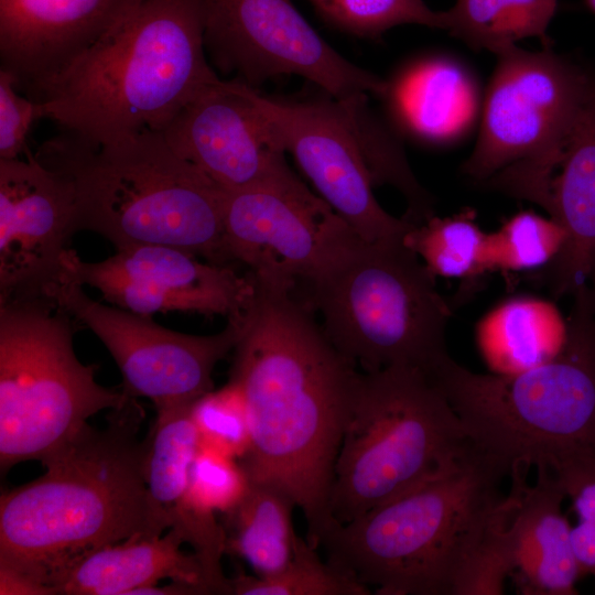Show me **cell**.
<instances>
[{
    "label": "cell",
    "mask_w": 595,
    "mask_h": 595,
    "mask_svg": "<svg viewBox=\"0 0 595 595\" xmlns=\"http://www.w3.org/2000/svg\"><path fill=\"white\" fill-rule=\"evenodd\" d=\"M253 280V298L236 318L229 375L250 423V447L239 462L250 482L279 489L301 508L305 539L317 549L336 523L329 493L358 370L293 288Z\"/></svg>",
    "instance_id": "cell-1"
},
{
    "label": "cell",
    "mask_w": 595,
    "mask_h": 595,
    "mask_svg": "<svg viewBox=\"0 0 595 595\" xmlns=\"http://www.w3.org/2000/svg\"><path fill=\"white\" fill-rule=\"evenodd\" d=\"M506 473L469 441L437 473L360 517L335 523L326 561L378 595H496V537L511 499Z\"/></svg>",
    "instance_id": "cell-2"
},
{
    "label": "cell",
    "mask_w": 595,
    "mask_h": 595,
    "mask_svg": "<svg viewBox=\"0 0 595 595\" xmlns=\"http://www.w3.org/2000/svg\"><path fill=\"white\" fill-rule=\"evenodd\" d=\"M109 411L104 429L87 424L41 477L1 495L0 570L42 595L86 555L144 531L145 413L136 398Z\"/></svg>",
    "instance_id": "cell-3"
},
{
    "label": "cell",
    "mask_w": 595,
    "mask_h": 595,
    "mask_svg": "<svg viewBox=\"0 0 595 595\" xmlns=\"http://www.w3.org/2000/svg\"><path fill=\"white\" fill-rule=\"evenodd\" d=\"M573 295L567 342L552 360L502 376L447 355L429 376L467 440L506 475L548 470L567 497L595 478V295L586 283Z\"/></svg>",
    "instance_id": "cell-4"
},
{
    "label": "cell",
    "mask_w": 595,
    "mask_h": 595,
    "mask_svg": "<svg viewBox=\"0 0 595 595\" xmlns=\"http://www.w3.org/2000/svg\"><path fill=\"white\" fill-rule=\"evenodd\" d=\"M206 0H142L28 96L61 132L105 142L162 132L218 78L204 44Z\"/></svg>",
    "instance_id": "cell-5"
},
{
    "label": "cell",
    "mask_w": 595,
    "mask_h": 595,
    "mask_svg": "<svg viewBox=\"0 0 595 595\" xmlns=\"http://www.w3.org/2000/svg\"><path fill=\"white\" fill-rule=\"evenodd\" d=\"M34 155L68 184L77 232L98 234L116 249L172 246L228 264L226 192L181 156L163 132L142 130L105 142L61 132Z\"/></svg>",
    "instance_id": "cell-6"
},
{
    "label": "cell",
    "mask_w": 595,
    "mask_h": 595,
    "mask_svg": "<svg viewBox=\"0 0 595 595\" xmlns=\"http://www.w3.org/2000/svg\"><path fill=\"white\" fill-rule=\"evenodd\" d=\"M434 280L404 238H356L307 282V305L321 313L324 334L355 368L407 367L430 376L448 355L451 316Z\"/></svg>",
    "instance_id": "cell-7"
},
{
    "label": "cell",
    "mask_w": 595,
    "mask_h": 595,
    "mask_svg": "<svg viewBox=\"0 0 595 595\" xmlns=\"http://www.w3.org/2000/svg\"><path fill=\"white\" fill-rule=\"evenodd\" d=\"M468 444L459 419L424 372H358L329 493V515L347 523L408 491Z\"/></svg>",
    "instance_id": "cell-8"
},
{
    "label": "cell",
    "mask_w": 595,
    "mask_h": 595,
    "mask_svg": "<svg viewBox=\"0 0 595 595\" xmlns=\"http://www.w3.org/2000/svg\"><path fill=\"white\" fill-rule=\"evenodd\" d=\"M71 316L51 300L0 303V468L43 462L102 410L131 397L96 381L73 346Z\"/></svg>",
    "instance_id": "cell-9"
},
{
    "label": "cell",
    "mask_w": 595,
    "mask_h": 595,
    "mask_svg": "<svg viewBox=\"0 0 595 595\" xmlns=\"http://www.w3.org/2000/svg\"><path fill=\"white\" fill-rule=\"evenodd\" d=\"M593 77L551 45L538 52L515 45L498 53L464 173L500 191L548 174Z\"/></svg>",
    "instance_id": "cell-10"
},
{
    "label": "cell",
    "mask_w": 595,
    "mask_h": 595,
    "mask_svg": "<svg viewBox=\"0 0 595 595\" xmlns=\"http://www.w3.org/2000/svg\"><path fill=\"white\" fill-rule=\"evenodd\" d=\"M250 95L316 194L361 240L404 238L413 224L387 213L372 193L369 164L392 137L371 118L366 100L340 102L328 96L292 101L267 97L252 87Z\"/></svg>",
    "instance_id": "cell-11"
},
{
    "label": "cell",
    "mask_w": 595,
    "mask_h": 595,
    "mask_svg": "<svg viewBox=\"0 0 595 595\" xmlns=\"http://www.w3.org/2000/svg\"><path fill=\"white\" fill-rule=\"evenodd\" d=\"M204 44L215 67L252 88L296 75L342 102L383 97L388 88L329 46L291 0H206Z\"/></svg>",
    "instance_id": "cell-12"
},
{
    "label": "cell",
    "mask_w": 595,
    "mask_h": 595,
    "mask_svg": "<svg viewBox=\"0 0 595 595\" xmlns=\"http://www.w3.org/2000/svg\"><path fill=\"white\" fill-rule=\"evenodd\" d=\"M223 228L228 263L247 266L258 281L294 289L359 238L291 169L226 192Z\"/></svg>",
    "instance_id": "cell-13"
},
{
    "label": "cell",
    "mask_w": 595,
    "mask_h": 595,
    "mask_svg": "<svg viewBox=\"0 0 595 595\" xmlns=\"http://www.w3.org/2000/svg\"><path fill=\"white\" fill-rule=\"evenodd\" d=\"M55 304L90 329L122 375V391L149 399L156 411L192 405L214 389L215 366L234 350L237 320L213 335H191L163 327L150 315L91 299L84 286L62 275Z\"/></svg>",
    "instance_id": "cell-14"
},
{
    "label": "cell",
    "mask_w": 595,
    "mask_h": 595,
    "mask_svg": "<svg viewBox=\"0 0 595 595\" xmlns=\"http://www.w3.org/2000/svg\"><path fill=\"white\" fill-rule=\"evenodd\" d=\"M172 246L139 245L116 249L100 261H84L73 249L63 260L62 275L97 290L115 306L143 314L184 312L207 317L238 318L255 294L248 271L231 264L201 261Z\"/></svg>",
    "instance_id": "cell-15"
},
{
    "label": "cell",
    "mask_w": 595,
    "mask_h": 595,
    "mask_svg": "<svg viewBox=\"0 0 595 595\" xmlns=\"http://www.w3.org/2000/svg\"><path fill=\"white\" fill-rule=\"evenodd\" d=\"M76 232L73 194L60 175L30 150L0 160V303L53 301Z\"/></svg>",
    "instance_id": "cell-16"
},
{
    "label": "cell",
    "mask_w": 595,
    "mask_h": 595,
    "mask_svg": "<svg viewBox=\"0 0 595 595\" xmlns=\"http://www.w3.org/2000/svg\"><path fill=\"white\" fill-rule=\"evenodd\" d=\"M174 150L225 192L286 170V149L259 109L250 86L218 77L198 91L162 131Z\"/></svg>",
    "instance_id": "cell-17"
},
{
    "label": "cell",
    "mask_w": 595,
    "mask_h": 595,
    "mask_svg": "<svg viewBox=\"0 0 595 595\" xmlns=\"http://www.w3.org/2000/svg\"><path fill=\"white\" fill-rule=\"evenodd\" d=\"M510 510L496 538L498 562L516 589L524 595H574L581 576L563 515L567 497L548 470H537L533 485L527 473L509 475Z\"/></svg>",
    "instance_id": "cell-18"
},
{
    "label": "cell",
    "mask_w": 595,
    "mask_h": 595,
    "mask_svg": "<svg viewBox=\"0 0 595 595\" xmlns=\"http://www.w3.org/2000/svg\"><path fill=\"white\" fill-rule=\"evenodd\" d=\"M142 0H0L1 68L28 95Z\"/></svg>",
    "instance_id": "cell-19"
},
{
    "label": "cell",
    "mask_w": 595,
    "mask_h": 595,
    "mask_svg": "<svg viewBox=\"0 0 595 595\" xmlns=\"http://www.w3.org/2000/svg\"><path fill=\"white\" fill-rule=\"evenodd\" d=\"M541 207L565 232L543 280L555 296L573 293L595 272V76L560 143Z\"/></svg>",
    "instance_id": "cell-20"
},
{
    "label": "cell",
    "mask_w": 595,
    "mask_h": 595,
    "mask_svg": "<svg viewBox=\"0 0 595 595\" xmlns=\"http://www.w3.org/2000/svg\"><path fill=\"white\" fill-rule=\"evenodd\" d=\"M190 410L191 405L156 411L144 439L142 534L160 537L173 529L202 561L213 562L224 552L225 531L215 512L194 508L187 498L190 467L199 445Z\"/></svg>",
    "instance_id": "cell-21"
},
{
    "label": "cell",
    "mask_w": 595,
    "mask_h": 595,
    "mask_svg": "<svg viewBox=\"0 0 595 595\" xmlns=\"http://www.w3.org/2000/svg\"><path fill=\"white\" fill-rule=\"evenodd\" d=\"M383 98L397 123L430 145L459 142L480 117L476 77L463 62L448 55L411 63L388 82Z\"/></svg>",
    "instance_id": "cell-22"
},
{
    "label": "cell",
    "mask_w": 595,
    "mask_h": 595,
    "mask_svg": "<svg viewBox=\"0 0 595 595\" xmlns=\"http://www.w3.org/2000/svg\"><path fill=\"white\" fill-rule=\"evenodd\" d=\"M173 529L160 537L138 533L104 547L77 562L57 583V595H131L161 580L192 588L195 595L214 594L204 567Z\"/></svg>",
    "instance_id": "cell-23"
},
{
    "label": "cell",
    "mask_w": 595,
    "mask_h": 595,
    "mask_svg": "<svg viewBox=\"0 0 595 595\" xmlns=\"http://www.w3.org/2000/svg\"><path fill=\"white\" fill-rule=\"evenodd\" d=\"M474 336L489 372L509 376L555 358L566 345L569 321L552 301L519 295L488 310Z\"/></svg>",
    "instance_id": "cell-24"
},
{
    "label": "cell",
    "mask_w": 595,
    "mask_h": 595,
    "mask_svg": "<svg viewBox=\"0 0 595 595\" xmlns=\"http://www.w3.org/2000/svg\"><path fill=\"white\" fill-rule=\"evenodd\" d=\"M294 507L279 489L250 482L242 500L224 513L226 553L245 560L259 577L281 573L291 563L299 539L292 523Z\"/></svg>",
    "instance_id": "cell-25"
},
{
    "label": "cell",
    "mask_w": 595,
    "mask_h": 595,
    "mask_svg": "<svg viewBox=\"0 0 595 595\" xmlns=\"http://www.w3.org/2000/svg\"><path fill=\"white\" fill-rule=\"evenodd\" d=\"M560 0H456L446 30L470 48L496 55L527 37L550 45L548 28Z\"/></svg>",
    "instance_id": "cell-26"
},
{
    "label": "cell",
    "mask_w": 595,
    "mask_h": 595,
    "mask_svg": "<svg viewBox=\"0 0 595 595\" xmlns=\"http://www.w3.org/2000/svg\"><path fill=\"white\" fill-rule=\"evenodd\" d=\"M486 238L473 213L464 212L413 225L404 244L435 278L472 279L487 272Z\"/></svg>",
    "instance_id": "cell-27"
},
{
    "label": "cell",
    "mask_w": 595,
    "mask_h": 595,
    "mask_svg": "<svg viewBox=\"0 0 595 595\" xmlns=\"http://www.w3.org/2000/svg\"><path fill=\"white\" fill-rule=\"evenodd\" d=\"M235 595H368L369 587L343 569L323 562L299 537L291 563L279 574L259 577L237 572L229 578Z\"/></svg>",
    "instance_id": "cell-28"
},
{
    "label": "cell",
    "mask_w": 595,
    "mask_h": 595,
    "mask_svg": "<svg viewBox=\"0 0 595 595\" xmlns=\"http://www.w3.org/2000/svg\"><path fill=\"white\" fill-rule=\"evenodd\" d=\"M565 232L553 218L520 212L486 238V271H528L547 267L561 251Z\"/></svg>",
    "instance_id": "cell-29"
},
{
    "label": "cell",
    "mask_w": 595,
    "mask_h": 595,
    "mask_svg": "<svg viewBox=\"0 0 595 595\" xmlns=\"http://www.w3.org/2000/svg\"><path fill=\"white\" fill-rule=\"evenodd\" d=\"M331 26L360 37L375 39L401 24L446 30V12L423 0H307Z\"/></svg>",
    "instance_id": "cell-30"
},
{
    "label": "cell",
    "mask_w": 595,
    "mask_h": 595,
    "mask_svg": "<svg viewBox=\"0 0 595 595\" xmlns=\"http://www.w3.org/2000/svg\"><path fill=\"white\" fill-rule=\"evenodd\" d=\"M199 445L237 459L248 453L250 423L245 398L237 385L229 381L197 399L190 410Z\"/></svg>",
    "instance_id": "cell-31"
},
{
    "label": "cell",
    "mask_w": 595,
    "mask_h": 595,
    "mask_svg": "<svg viewBox=\"0 0 595 595\" xmlns=\"http://www.w3.org/2000/svg\"><path fill=\"white\" fill-rule=\"evenodd\" d=\"M250 479L239 459L198 445L188 473L187 498L202 511L226 513L246 496Z\"/></svg>",
    "instance_id": "cell-32"
},
{
    "label": "cell",
    "mask_w": 595,
    "mask_h": 595,
    "mask_svg": "<svg viewBox=\"0 0 595 595\" xmlns=\"http://www.w3.org/2000/svg\"><path fill=\"white\" fill-rule=\"evenodd\" d=\"M15 76L0 68V160L21 158L29 150L28 133L32 125L43 119L42 106L18 93Z\"/></svg>",
    "instance_id": "cell-33"
},
{
    "label": "cell",
    "mask_w": 595,
    "mask_h": 595,
    "mask_svg": "<svg viewBox=\"0 0 595 595\" xmlns=\"http://www.w3.org/2000/svg\"><path fill=\"white\" fill-rule=\"evenodd\" d=\"M571 539L581 575L595 578V520L578 521L572 527Z\"/></svg>",
    "instance_id": "cell-34"
},
{
    "label": "cell",
    "mask_w": 595,
    "mask_h": 595,
    "mask_svg": "<svg viewBox=\"0 0 595 595\" xmlns=\"http://www.w3.org/2000/svg\"><path fill=\"white\" fill-rule=\"evenodd\" d=\"M570 498L578 521L595 520V478L583 484Z\"/></svg>",
    "instance_id": "cell-35"
},
{
    "label": "cell",
    "mask_w": 595,
    "mask_h": 595,
    "mask_svg": "<svg viewBox=\"0 0 595 595\" xmlns=\"http://www.w3.org/2000/svg\"><path fill=\"white\" fill-rule=\"evenodd\" d=\"M585 6L595 13V0H584Z\"/></svg>",
    "instance_id": "cell-36"
},
{
    "label": "cell",
    "mask_w": 595,
    "mask_h": 595,
    "mask_svg": "<svg viewBox=\"0 0 595 595\" xmlns=\"http://www.w3.org/2000/svg\"><path fill=\"white\" fill-rule=\"evenodd\" d=\"M593 291H594V295H595V289Z\"/></svg>",
    "instance_id": "cell-37"
}]
</instances>
